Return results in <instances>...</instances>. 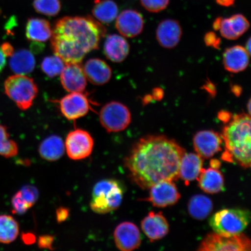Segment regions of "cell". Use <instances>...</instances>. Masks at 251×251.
<instances>
[{
  "label": "cell",
  "instance_id": "1",
  "mask_svg": "<svg viewBox=\"0 0 251 251\" xmlns=\"http://www.w3.org/2000/svg\"><path fill=\"white\" fill-rule=\"evenodd\" d=\"M186 151L174 140L152 135L141 138L126 158L128 176L142 189H149L162 181L179 178L182 156Z\"/></svg>",
  "mask_w": 251,
  "mask_h": 251
},
{
  "label": "cell",
  "instance_id": "10",
  "mask_svg": "<svg viewBox=\"0 0 251 251\" xmlns=\"http://www.w3.org/2000/svg\"><path fill=\"white\" fill-rule=\"evenodd\" d=\"M94 140L86 130L75 129L69 133L66 138L65 149L69 157L77 161L85 159L92 154Z\"/></svg>",
  "mask_w": 251,
  "mask_h": 251
},
{
  "label": "cell",
  "instance_id": "32",
  "mask_svg": "<svg viewBox=\"0 0 251 251\" xmlns=\"http://www.w3.org/2000/svg\"><path fill=\"white\" fill-rule=\"evenodd\" d=\"M33 5L37 13L48 17L57 15L61 9L60 0H34Z\"/></svg>",
  "mask_w": 251,
  "mask_h": 251
},
{
  "label": "cell",
  "instance_id": "47",
  "mask_svg": "<svg viewBox=\"0 0 251 251\" xmlns=\"http://www.w3.org/2000/svg\"><path fill=\"white\" fill-rule=\"evenodd\" d=\"M222 18L219 17L216 19L213 24V27L215 30H219L220 27V25H221Z\"/></svg>",
  "mask_w": 251,
  "mask_h": 251
},
{
  "label": "cell",
  "instance_id": "29",
  "mask_svg": "<svg viewBox=\"0 0 251 251\" xmlns=\"http://www.w3.org/2000/svg\"><path fill=\"white\" fill-rule=\"evenodd\" d=\"M213 210V203L209 198L196 195L191 198L188 204V211L191 217L197 220L206 219Z\"/></svg>",
  "mask_w": 251,
  "mask_h": 251
},
{
  "label": "cell",
  "instance_id": "11",
  "mask_svg": "<svg viewBox=\"0 0 251 251\" xmlns=\"http://www.w3.org/2000/svg\"><path fill=\"white\" fill-rule=\"evenodd\" d=\"M149 197L144 200L159 208L172 206L180 199V194L173 181H162L150 188Z\"/></svg>",
  "mask_w": 251,
  "mask_h": 251
},
{
  "label": "cell",
  "instance_id": "3",
  "mask_svg": "<svg viewBox=\"0 0 251 251\" xmlns=\"http://www.w3.org/2000/svg\"><path fill=\"white\" fill-rule=\"evenodd\" d=\"M221 137L225 144L222 159L235 163L243 168L251 166V118L246 113L232 117L223 128Z\"/></svg>",
  "mask_w": 251,
  "mask_h": 251
},
{
  "label": "cell",
  "instance_id": "51",
  "mask_svg": "<svg viewBox=\"0 0 251 251\" xmlns=\"http://www.w3.org/2000/svg\"><path fill=\"white\" fill-rule=\"evenodd\" d=\"M0 15H1V11H0Z\"/></svg>",
  "mask_w": 251,
  "mask_h": 251
},
{
  "label": "cell",
  "instance_id": "49",
  "mask_svg": "<svg viewBox=\"0 0 251 251\" xmlns=\"http://www.w3.org/2000/svg\"><path fill=\"white\" fill-rule=\"evenodd\" d=\"M246 49L247 50V51L249 52V54H250L251 52V39L250 38L249 40H248V42L246 43Z\"/></svg>",
  "mask_w": 251,
  "mask_h": 251
},
{
  "label": "cell",
  "instance_id": "5",
  "mask_svg": "<svg viewBox=\"0 0 251 251\" xmlns=\"http://www.w3.org/2000/svg\"><path fill=\"white\" fill-rule=\"evenodd\" d=\"M250 220L249 210L225 209L215 213L210 218L209 223L215 233L230 235L242 233L249 225Z\"/></svg>",
  "mask_w": 251,
  "mask_h": 251
},
{
  "label": "cell",
  "instance_id": "39",
  "mask_svg": "<svg viewBox=\"0 0 251 251\" xmlns=\"http://www.w3.org/2000/svg\"><path fill=\"white\" fill-rule=\"evenodd\" d=\"M218 117L220 121L224 122L225 124H227L228 122L230 121L232 117H233V115L230 112L221 111L219 112Z\"/></svg>",
  "mask_w": 251,
  "mask_h": 251
},
{
  "label": "cell",
  "instance_id": "25",
  "mask_svg": "<svg viewBox=\"0 0 251 251\" xmlns=\"http://www.w3.org/2000/svg\"><path fill=\"white\" fill-rule=\"evenodd\" d=\"M38 196V191L36 187L27 186L22 188L12 197L13 212L18 215L24 214L36 203Z\"/></svg>",
  "mask_w": 251,
  "mask_h": 251
},
{
  "label": "cell",
  "instance_id": "13",
  "mask_svg": "<svg viewBox=\"0 0 251 251\" xmlns=\"http://www.w3.org/2000/svg\"><path fill=\"white\" fill-rule=\"evenodd\" d=\"M193 144L198 155L209 159L222 150V138L215 131H200L194 136Z\"/></svg>",
  "mask_w": 251,
  "mask_h": 251
},
{
  "label": "cell",
  "instance_id": "42",
  "mask_svg": "<svg viewBox=\"0 0 251 251\" xmlns=\"http://www.w3.org/2000/svg\"><path fill=\"white\" fill-rule=\"evenodd\" d=\"M24 242L27 245L33 244L35 242L36 238L33 234L26 233L23 234L22 236Z\"/></svg>",
  "mask_w": 251,
  "mask_h": 251
},
{
  "label": "cell",
  "instance_id": "16",
  "mask_svg": "<svg viewBox=\"0 0 251 251\" xmlns=\"http://www.w3.org/2000/svg\"><path fill=\"white\" fill-rule=\"evenodd\" d=\"M182 36V29L179 23L168 19L161 22L156 31V39L164 48H175L179 43Z\"/></svg>",
  "mask_w": 251,
  "mask_h": 251
},
{
  "label": "cell",
  "instance_id": "31",
  "mask_svg": "<svg viewBox=\"0 0 251 251\" xmlns=\"http://www.w3.org/2000/svg\"><path fill=\"white\" fill-rule=\"evenodd\" d=\"M18 153L17 144L10 139L7 127L0 125V155L9 158L15 156Z\"/></svg>",
  "mask_w": 251,
  "mask_h": 251
},
{
  "label": "cell",
  "instance_id": "44",
  "mask_svg": "<svg viewBox=\"0 0 251 251\" xmlns=\"http://www.w3.org/2000/svg\"><path fill=\"white\" fill-rule=\"evenodd\" d=\"M6 65V56L3 54L0 48V73L4 70Z\"/></svg>",
  "mask_w": 251,
  "mask_h": 251
},
{
  "label": "cell",
  "instance_id": "22",
  "mask_svg": "<svg viewBox=\"0 0 251 251\" xmlns=\"http://www.w3.org/2000/svg\"><path fill=\"white\" fill-rule=\"evenodd\" d=\"M203 166V160L197 153H184L181 159L179 178L188 186L190 181L197 179Z\"/></svg>",
  "mask_w": 251,
  "mask_h": 251
},
{
  "label": "cell",
  "instance_id": "38",
  "mask_svg": "<svg viewBox=\"0 0 251 251\" xmlns=\"http://www.w3.org/2000/svg\"><path fill=\"white\" fill-rule=\"evenodd\" d=\"M3 54L7 57V56H11L14 53V49L10 43L5 42L2 44L0 47Z\"/></svg>",
  "mask_w": 251,
  "mask_h": 251
},
{
  "label": "cell",
  "instance_id": "45",
  "mask_svg": "<svg viewBox=\"0 0 251 251\" xmlns=\"http://www.w3.org/2000/svg\"><path fill=\"white\" fill-rule=\"evenodd\" d=\"M231 91L235 96L239 97L242 93V88L238 85H234L231 87Z\"/></svg>",
  "mask_w": 251,
  "mask_h": 251
},
{
  "label": "cell",
  "instance_id": "30",
  "mask_svg": "<svg viewBox=\"0 0 251 251\" xmlns=\"http://www.w3.org/2000/svg\"><path fill=\"white\" fill-rule=\"evenodd\" d=\"M20 233L18 223L11 216H0V243L8 244L17 239Z\"/></svg>",
  "mask_w": 251,
  "mask_h": 251
},
{
  "label": "cell",
  "instance_id": "35",
  "mask_svg": "<svg viewBox=\"0 0 251 251\" xmlns=\"http://www.w3.org/2000/svg\"><path fill=\"white\" fill-rule=\"evenodd\" d=\"M204 41L207 46L212 47L213 48L219 49L221 45V39L219 38L214 32L207 33L205 34Z\"/></svg>",
  "mask_w": 251,
  "mask_h": 251
},
{
  "label": "cell",
  "instance_id": "26",
  "mask_svg": "<svg viewBox=\"0 0 251 251\" xmlns=\"http://www.w3.org/2000/svg\"><path fill=\"white\" fill-rule=\"evenodd\" d=\"M36 59L29 50L22 49L14 52L9 60V67L15 74L26 75L35 68Z\"/></svg>",
  "mask_w": 251,
  "mask_h": 251
},
{
  "label": "cell",
  "instance_id": "27",
  "mask_svg": "<svg viewBox=\"0 0 251 251\" xmlns=\"http://www.w3.org/2000/svg\"><path fill=\"white\" fill-rule=\"evenodd\" d=\"M65 152V145L60 137L53 135L47 137L41 143L39 154L48 161H56L61 158Z\"/></svg>",
  "mask_w": 251,
  "mask_h": 251
},
{
  "label": "cell",
  "instance_id": "15",
  "mask_svg": "<svg viewBox=\"0 0 251 251\" xmlns=\"http://www.w3.org/2000/svg\"><path fill=\"white\" fill-rule=\"evenodd\" d=\"M61 83L69 93L83 92L87 86V78L80 64H68L60 74Z\"/></svg>",
  "mask_w": 251,
  "mask_h": 251
},
{
  "label": "cell",
  "instance_id": "33",
  "mask_svg": "<svg viewBox=\"0 0 251 251\" xmlns=\"http://www.w3.org/2000/svg\"><path fill=\"white\" fill-rule=\"evenodd\" d=\"M65 62L58 56H49L44 58L41 68L44 73L50 77L60 75L65 67Z\"/></svg>",
  "mask_w": 251,
  "mask_h": 251
},
{
  "label": "cell",
  "instance_id": "7",
  "mask_svg": "<svg viewBox=\"0 0 251 251\" xmlns=\"http://www.w3.org/2000/svg\"><path fill=\"white\" fill-rule=\"evenodd\" d=\"M251 247L250 238L244 234L227 235L212 233L203 238L198 250L249 251Z\"/></svg>",
  "mask_w": 251,
  "mask_h": 251
},
{
  "label": "cell",
  "instance_id": "6",
  "mask_svg": "<svg viewBox=\"0 0 251 251\" xmlns=\"http://www.w3.org/2000/svg\"><path fill=\"white\" fill-rule=\"evenodd\" d=\"M4 86L6 95L23 111L29 109L33 105L38 94L35 81L26 75H12L5 80Z\"/></svg>",
  "mask_w": 251,
  "mask_h": 251
},
{
  "label": "cell",
  "instance_id": "41",
  "mask_svg": "<svg viewBox=\"0 0 251 251\" xmlns=\"http://www.w3.org/2000/svg\"><path fill=\"white\" fill-rule=\"evenodd\" d=\"M164 91L161 88H155L153 90L152 97L153 100L156 101H160L164 97Z\"/></svg>",
  "mask_w": 251,
  "mask_h": 251
},
{
  "label": "cell",
  "instance_id": "36",
  "mask_svg": "<svg viewBox=\"0 0 251 251\" xmlns=\"http://www.w3.org/2000/svg\"><path fill=\"white\" fill-rule=\"evenodd\" d=\"M53 243H54V237L51 235H42L39 238L38 246L40 249L52 250Z\"/></svg>",
  "mask_w": 251,
  "mask_h": 251
},
{
  "label": "cell",
  "instance_id": "2",
  "mask_svg": "<svg viewBox=\"0 0 251 251\" xmlns=\"http://www.w3.org/2000/svg\"><path fill=\"white\" fill-rule=\"evenodd\" d=\"M105 33L102 25L90 16L63 17L52 29L51 48L65 64H80L87 54L99 48Z\"/></svg>",
  "mask_w": 251,
  "mask_h": 251
},
{
  "label": "cell",
  "instance_id": "21",
  "mask_svg": "<svg viewBox=\"0 0 251 251\" xmlns=\"http://www.w3.org/2000/svg\"><path fill=\"white\" fill-rule=\"evenodd\" d=\"M249 28V22L244 15L235 14L230 18H222L219 30L224 38L234 40L243 35Z\"/></svg>",
  "mask_w": 251,
  "mask_h": 251
},
{
  "label": "cell",
  "instance_id": "28",
  "mask_svg": "<svg viewBox=\"0 0 251 251\" xmlns=\"http://www.w3.org/2000/svg\"><path fill=\"white\" fill-rule=\"evenodd\" d=\"M119 9L112 0H95L92 14L94 18L101 24H110L117 19Z\"/></svg>",
  "mask_w": 251,
  "mask_h": 251
},
{
  "label": "cell",
  "instance_id": "46",
  "mask_svg": "<svg viewBox=\"0 0 251 251\" xmlns=\"http://www.w3.org/2000/svg\"><path fill=\"white\" fill-rule=\"evenodd\" d=\"M210 164H211V168L216 169H218L221 166V162L218 159H212Z\"/></svg>",
  "mask_w": 251,
  "mask_h": 251
},
{
  "label": "cell",
  "instance_id": "17",
  "mask_svg": "<svg viewBox=\"0 0 251 251\" xmlns=\"http://www.w3.org/2000/svg\"><path fill=\"white\" fill-rule=\"evenodd\" d=\"M141 228L151 242L164 238L169 231L167 220L161 212H150L141 222Z\"/></svg>",
  "mask_w": 251,
  "mask_h": 251
},
{
  "label": "cell",
  "instance_id": "24",
  "mask_svg": "<svg viewBox=\"0 0 251 251\" xmlns=\"http://www.w3.org/2000/svg\"><path fill=\"white\" fill-rule=\"evenodd\" d=\"M197 180L201 189L206 193L216 194L224 189V177L218 169L202 168Z\"/></svg>",
  "mask_w": 251,
  "mask_h": 251
},
{
  "label": "cell",
  "instance_id": "4",
  "mask_svg": "<svg viewBox=\"0 0 251 251\" xmlns=\"http://www.w3.org/2000/svg\"><path fill=\"white\" fill-rule=\"evenodd\" d=\"M125 187L117 180L105 179L94 186L90 208L98 214H106L117 209L121 205L125 193Z\"/></svg>",
  "mask_w": 251,
  "mask_h": 251
},
{
  "label": "cell",
  "instance_id": "9",
  "mask_svg": "<svg viewBox=\"0 0 251 251\" xmlns=\"http://www.w3.org/2000/svg\"><path fill=\"white\" fill-rule=\"evenodd\" d=\"M61 114L69 121H76L93 111L92 105L96 104L90 100L87 94L83 92L71 93L61 100L55 101Z\"/></svg>",
  "mask_w": 251,
  "mask_h": 251
},
{
  "label": "cell",
  "instance_id": "43",
  "mask_svg": "<svg viewBox=\"0 0 251 251\" xmlns=\"http://www.w3.org/2000/svg\"><path fill=\"white\" fill-rule=\"evenodd\" d=\"M235 0H216L217 4L223 7H228L234 4Z\"/></svg>",
  "mask_w": 251,
  "mask_h": 251
},
{
  "label": "cell",
  "instance_id": "23",
  "mask_svg": "<svg viewBox=\"0 0 251 251\" xmlns=\"http://www.w3.org/2000/svg\"><path fill=\"white\" fill-rule=\"evenodd\" d=\"M52 29L49 22L45 19L31 18L27 20L26 36L31 42L42 43L51 39Z\"/></svg>",
  "mask_w": 251,
  "mask_h": 251
},
{
  "label": "cell",
  "instance_id": "19",
  "mask_svg": "<svg viewBox=\"0 0 251 251\" xmlns=\"http://www.w3.org/2000/svg\"><path fill=\"white\" fill-rule=\"evenodd\" d=\"M250 55L243 46H235L227 49L223 57L225 70L233 74L246 70L249 65Z\"/></svg>",
  "mask_w": 251,
  "mask_h": 251
},
{
  "label": "cell",
  "instance_id": "14",
  "mask_svg": "<svg viewBox=\"0 0 251 251\" xmlns=\"http://www.w3.org/2000/svg\"><path fill=\"white\" fill-rule=\"evenodd\" d=\"M143 16L133 9H126L118 15L116 28L122 36L133 38L139 36L144 28Z\"/></svg>",
  "mask_w": 251,
  "mask_h": 251
},
{
  "label": "cell",
  "instance_id": "37",
  "mask_svg": "<svg viewBox=\"0 0 251 251\" xmlns=\"http://www.w3.org/2000/svg\"><path fill=\"white\" fill-rule=\"evenodd\" d=\"M69 214H70L69 209L64 208V207H60L56 210V220L59 223L64 222L68 218Z\"/></svg>",
  "mask_w": 251,
  "mask_h": 251
},
{
  "label": "cell",
  "instance_id": "48",
  "mask_svg": "<svg viewBox=\"0 0 251 251\" xmlns=\"http://www.w3.org/2000/svg\"><path fill=\"white\" fill-rule=\"evenodd\" d=\"M153 99L151 95H147L144 97L143 99V103L144 105H146L147 103H149L152 101H153Z\"/></svg>",
  "mask_w": 251,
  "mask_h": 251
},
{
  "label": "cell",
  "instance_id": "12",
  "mask_svg": "<svg viewBox=\"0 0 251 251\" xmlns=\"http://www.w3.org/2000/svg\"><path fill=\"white\" fill-rule=\"evenodd\" d=\"M114 237L116 246L122 251L136 250L141 243V235L139 228L129 222L119 224L115 228Z\"/></svg>",
  "mask_w": 251,
  "mask_h": 251
},
{
  "label": "cell",
  "instance_id": "20",
  "mask_svg": "<svg viewBox=\"0 0 251 251\" xmlns=\"http://www.w3.org/2000/svg\"><path fill=\"white\" fill-rule=\"evenodd\" d=\"M103 52L109 60L120 63L125 61L129 54L130 45L124 36L109 34L103 45Z\"/></svg>",
  "mask_w": 251,
  "mask_h": 251
},
{
  "label": "cell",
  "instance_id": "8",
  "mask_svg": "<svg viewBox=\"0 0 251 251\" xmlns=\"http://www.w3.org/2000/svg\"><path fill=\"white\" fill-rule=\"evenodd\" d=\"M131 121L130 110L123 103L111 101L106 103L100 112V122L108 133L124 131Z\"/></svg>",
  "mask_w": 251,
  "mask_h": 251
},
{
  "label": "cell",
  "instance_id": "40",
  "mask_svg": "<svg viewBox=\"0 0 251 251\" xmlns=\"http://www.w3.org/2000/svg\"><path fill=\"white\" fill-rule=\"evenodd\" d=\"M203 88L207 92L210 94V95L212 97L215 96L216 93V87L214 84L212 83L211 81H208V82L204 84Z\"/></svg>",
  "mask_w": 251,
  "mask_h": 251
},
{
  "label": "cell",
  "instance_id": "34",
  "mask_svg": "<svg viewBox=\"0 0 251 251\" xmlns=\"http://www.w3.org/2000/svg\"><path fill=\"white\" fill-rule=\"evenodd\" d=\"M143 7L150 12L157 13L168 7L170 0H140Z\"/></svg>",
  "mask_w": 251,
  "mask_h": 251
},
{
  "label": "cell",
  "instance_id": "50",
  "mask_svg": "<svg viewBox=\"0 0 251 251\" xmlns=\"http://www.w3.org/2000/svg\"><path fill=\"white\" fill-rule=\"evenodd\" d=\"M248 108H249V115L251 114V101L250 100L249 104H248Z\"/></svg>",
  "mask_w": 251,
  "mask_h": 251
},
{
  "label": "cell",
  "instance_id": "18",
  "mask_svg": "<svg viewBox=\"0 0 251 251\" xmlns=\"http://www.w3.org/2000/svg\"><path fill=\"white\" fill-rule=\"evenodd\" d=\"M83 68L87 79L94 85L102 86L111 80L112 75L111 68L101 59H89Z\"/></svg>",
  "mask_w": 251,
  "mask_h": 251
}]
</instances>
